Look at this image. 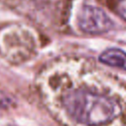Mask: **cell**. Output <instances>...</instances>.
I'll list each match as a JSON object with an SVG mask.
<instances>
[{"mask_svg": "<svg viewBox=\"0 0 126 126\" xmlns=\"http://www.w3.org/2000/svg\"><path fill=\"white\" fill-rule=\"evenodd\" d=\"M36 86L45 108L62 126H126V83L87 59L50 62Z\"/></svg>", "mask_w": 126, "mask_h": 126, "instance_id": "6da1fadb", "label": "cell"}, {"mask_svg": "<svg viewBox=\"0 0 126 126\" xmlns=\"http://www.w3.org/2000/svg\"><path fill=\"white\" fill-rule=\"evenodd\" d=\"M77 23L82 32L91 34L105 33L114 26L112 20L102 9L89 4L81 8Z\"/></svg>", "mask_w": 126, "mask_h": 126, "instance_id": "7a4b0ae2", "label": "cell"}, {"mask_svg": "<svg viewBox=\"0 0 126 126\" xmlns=\"http://www.w3.org/2000/svg\"><path fill=\"white\" fill-rule=\"evenodd\" d=\"M98 60L107 66L126 70V52L119 48H108L98 57Z\"/></svg>", "mask_w": 126, "mask_h": 126, "instance_id": "3957f363", "label": "cell"}, {"mask_svg": "<svg viewBox=\"0 0 126 126\" xmlns=\"http://www.w3.org/2000/svg\"><path fill=\"white\" fill-rule=\"evenodd\" d=\"M14 103V98L7 93L0 90V109H7Z\"/></svg>", "mask_w": 126, "mask_h": 126, "instance_id": "277c9868", "label": "cell"}, {"mask_svg": "<svg viewBox=\"0 0 126 126\" xmlns=\"http://www.w3.org/2000/svg\"><path fill=\"white\" fill-rule=\"evenodd\" d=\"M115 10L118 15L126 21V0H117L115 3Z\"/></svg>", "mask_w": 126, "mask_h": 126, "instance_id": "5b68a950", "label": "cell"}]
</instances>
